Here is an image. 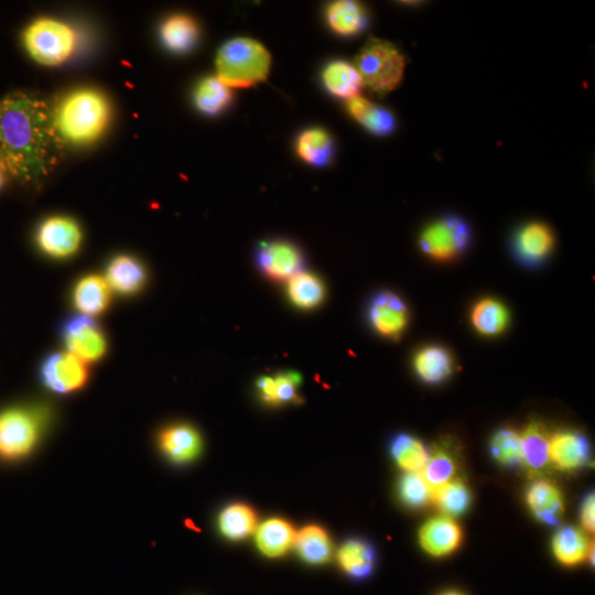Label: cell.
<instances>
[{
  "instance_id": "cell-7",
  "label": "cell",
  "mask_w": 595,
  "mask_h": 595,
  "mask_svg": "<svg viewBox=\"0 0 595 595\" xmlns=\"http://www.w3.org/2000/svg\"><path fill=\"white\" fill-rule=\"evenodd\" d=\"M255 263L269 278L290 280L304 273L306 257L295 244L286 241H270L258 245Z\"/></svg>"
},
{
  "instance_id": "cell-19",
  "label": "cell",
  "mask_w": 595,
  "mask_h": 595,
  "mask_svg": "<svg viewBox=\"0 0 595 595\" xmlns=\"http://www.w3.org/2000/svg\"><path fill=\"white\" fill-rule=\"evenodd\" d=\"M346 107L352 118L373 135L383 137L395 131V116L381 105L357 96Z\"/></svg>"
},
{
  "instance_id": "cell-36",
  "label": "cell",
  "mask_w": 595,
  "mask_h": 595,
  "mask_svg": "<svg viewBox=\"0 0 595 595\" xmlns=\"http://www.w3.org/2000/svg\"><path fill=\"white\" fill-rule=\"evenodd\" d=\"M219 525L226 538L241 540L255 532L257 518L251 507L235 504L225 508L220 516Z\"/></svg>"
},
{
  "instance_id": "cell-1",
  "label": "cell",
  "mask_w": 595,
  "mask_h": 595,
  "mask_svg": "<svg viewBox=\"0 0 595 595\" xmlns=\"http://www.w3.org/2000/svg\"><path fill=\"white\" fill-rule=\"evenodd\" d=\"M60 138L49 104L35 93L17 91L0 101V165L21 183L34 185L56 168Z\"/></svg>"
},
{
  "instance_id": "cell-30",
  "label": "cell",
  "mask_w": 595,
  "mask_h": 595,
  "mask_svg": "<svg viewBox=\"0 0 595 595\" xmlns=\"http://www.w3.org/2000/svg\"><path fill=\"white\" fill-rule=\"evenodd\" d=\"M145 281L144 267L132 257H117L108 267L107 283L121 294H135L144 286Z\"/></svg>"
},
{
  "instance_id": "cell-2",
  "label": "cell",
  "mask_w": 595,
  "mask_h": 595,
  "mask_svg": "<svg viewBox=\"0 0 595 595\" xmlns=\"http://www.w3.org/2000/svg\"><path fill=\"white\" fill-rule=\"evenodd\" d=\"M110 113L106 97L92 89L68 94L53 110L60 138L75 145L90 144L99 138L110 122Z\"/></svg>"
},
{
  "instance_id": "cell-33",
  "label": "cell",
  "mask_w": 595,
  "mask_h": 595,
  "mask_svg": "<svg viewBox=\"0 0 595 595\" xmlns=\"http://www.w3.org/2000/svg\"><path fill=\"white\" fill-rule=\"evenodd\" d=\"M393 459L406 472L421 473L429 459V451L419 439L407 435H397L389 446Z\"/></svg>"
},
{
  "instance_id": "cell-23",
  "label": "cell",
  "mask_w": 595,
  "mask_h": 595,
  "mask_svg": "<svg viewBox=\"0 0 595 595\" xmlns=\"http://www.w3.org/2000/svg\"><path fill=\"white\" fill-rule=\"evenodd\" d=\"M296 535L294 527L284 519L273 518L258 527L256 543L265 556L277 558L294 546Z\"/></svg>"
},
{
  "instance_id": "cell-15",
  "label": "cell",
  "mask_w": 595,
  "mask_h": 595,
  "mask_svg": "<svg viewBox=\"0 0 595 595\" xmlns=\"http://www.w3.org/2000/svg\"><path fill=\"white\" fill-rule=\"evenodd\" d=\"M554 245V234L547 225L530 223L516 233L513 248L519 262L527 266H538L546 261Z\"/></svg>"
},
{
  "instance_id": "cell-39",
  "label": "cell",
  "mask_w": 595,
  "mask_h": 595,
  "mask_svg": "<svg viewBox=\"0 0 595 595\" xmlns=\"http://www.w3.org/2000/svg\"><path fill=\"white\" fill-rule=\"evenodd\" d=\"M399 497L409 508L419 510L431 502L432 490L423 473L406 472L398 485Z\"/></svg>"
},
{
  "instance_id": "cell-25",
  "label": "cell",
  "mask_w": 595,
  "mask_h": 595,
  "mask_svg": "<svg viewBox=\"0 0 595 595\" xmlns=\"http://www.w3.org/2000/svg\"><path fill=\"white\" fill-rule=\"evenodd\" d=\"M471 322L474 329L484 337H497L510 324V312L501 301L485 298L473 307Z\"/></svg>"
},
{
  "instance_id": "cell-8",
  "label": "cell",
  "mask_w": 595,
  "mask_h": 595,
  "mask_svg": "<svg viewBox=\"0 0 595 595\" xmlns=\"http://www.w3.org/2000/svg\"><path fill=\"white\" fill-rule=\"evenodd\" d=\"M367 318L375 332L396 339L406 330L409 310L406 302L392 291L378 292L367 308Z\"/></svg>"
},
{
  "instance_id": "cell-22",
  "label": "cell",
  "mask_w": 595,
  "mask_h": 595,
  "mask_svg": "<svg viewBox=\"0 0 595 595\" xmlns=\"http://www.w3.org/2000/svg\"><path fill=\"white\" fill-rule=\"evenodd\" d=\"M553 551L561 565L575 567L591 555V544L583 530L567 526L558 530L553 539Z\"/></svg>"
},
{
  "instance_id": "cell-27",
  "label": "cell",
  "mask_w": 595,
  "mask_h": 595,
  "mask_svg": "<svg viewBox=\"0 0 595 595\" xmlns=\"http://www.w3.org/2000/svg\"><path fill=\"white\" fill-rule=\"evenodd\" d=\"M298 156L307 164L323 167L330 164L334 154L332 136L322 128H309L297 140Z\"/></svg>"
},
{
  "instance_id": "cell-28",
  "label": "cell",
  "mask_w": 595,
  "mask_h": 595,
  "mask_svg": "<svg viewBox=\"0 0 595 595\" xmlns=\"http://www.w3.org/2000/svg\"><path fill=\"white\" fill-rule=\"evenodd\" d=\"M299 556L310 565H323L332 557V542L323 528L311 525L296 535L295 544Z\"/></svg>"
},
{
  "instance_id": "cell-12",
  "label": "cell",
  "mask_w": 595,
  "mask_h": 595,
  "mask_svg": "<svg viewBox=\"0 0 595 595\" xmlns=\"http://www.w3.org/2000/svg\"><path fill=\"white\" fill-rule=\"evenodd\" d=\"M82 242L80 227L72 219L51 218L40 226L38 243L41 250L56 258H66L79 250Z\"/></svg>"
},
{
  "instance_id": "cell-17",
  "label": "cell",
  "mask_w": 595,
  "mask_h": 595,
  "mask_svg": "<svg viewBox=\"0 0 595 595\" xmlns=\"http://www.w3.org/2000/svg\"><path fill=\"white\" fill-rule=\"evenodd\" d=\"M160 447L166 456L176 463L196 459L201 451V437L188 425L171 426L161 432Z\"/></svg>"
},
{
  "instance_id": "cell-11",
  "label": "cell",
  "mask_w": 595,
  "mask_h": 595,
  "mask_svg": "<svg viewBox=\"0 0 595 595\" xmlns=\"http://www.w3.org/2000/svg\"><path fill=\"white\" fill-rule=\"evenodd\" d=\"M36 439L37 425L29 414L14 410L0 417V456H24L34 446Z\"/></svg>"
},
{
  "instance_id": "cell-14",
  "label": "cell",
  "mask_w": 595,
  "mask_h": 595,
  "mask_svg": "<svg viewBox=\"0 0 595 595\" xmlns=\"http://www.w3.org/2000/svg\"><path fill=\"white\" fill-rule=\"evenodd\" d=\"M590 453V443L580 432L565 430L550 437L549 461L560 471L582 468L589 461Z\"/></svg>"
},
{
  "instance_id": "cell-5",
  "label": "cell",
  "mask_w": 595,
  "mask_h": 595,
  "mask_svg": "<svg viewBox=\"0 0 595 595\" xmlns=\"http://www.w3.org/2000/svg\"><path fill=\"white\" fill-rule=\"evenodd\" d=\"M24 45L32 59L42 66L54 67L70 58L75 47V35L61 21L42 18L26 29Z\"/></svg>"
},
{
  "instance_id": "cell-29",
  "label": "cell",
  "mask_w": 595,
  "mask_h": 595,
  "mask_svg": "<svg viewBox=\"0 0 595 595\" xmlns=\"http://www.w3.org/2000/svg\"><path fill=\"white\" fill-rule=\"evenodd\" d=\"M110 287L105 279L99 276L83 278L75 288V306L84 316H95L102 313L110 304Z\"/></svg>"
},
{
  "instance_id": "cell-13",
  "label": "cell",
  "mask_w": 595,
  "mask_h": 595,
  "mask_svg": "<svg viewBox=\"0 0 595 595\" xmlns=\"http://www.w3.org/2000/svg\"><path fill=\"white\" fill-rule=\"evenodd\" d=\"M463 532L452 517L438 516L429 519L419 530V544L432 557H446L460 548Z\"/></svg>"
},
{
  "instance_id": "cell-35",
  "label": "cell",
  "mask_w": 595,
  "mask_h": 595,
  "mask_svg": "<svg viewBox=\"0 0 595 595\" xmlns=\"http://www.w3.org/2000/svg\"><path fill=\"white\" fill-rule=\"evenodd\" d=\"M232 99L231 89L218 78H205L194 91V103L199 111L207 115L220 114L230 105Z\"/></svg>"
},
{
  "instance_id": "cell-44",
  "label": "cell",
  "mask_w": 595,
  "mask_h": 595,
  "mask_svg": "<svg viewBox=\"0 0 595 595\" xmlns=\"http://www.w3.org/2000/svg\"><path fill=\"white\" fill-rule=\"evenodd\" d=\"M440 595H465L459 591H447V592H443Z\"/></svg>"
},
{
  "instance_id": "cell-4",
  "label": "cell",
  "mask_w": 595,
  "mask_h": 595,
  "mask_svg": "<svg viewBox=\"0 0 595 595\" xmlns=\"http://www.w3.org/2000/svg\"><path fill=\"white\" fill-rule=\"evenodd\" d=\"M355 68L364 85L377 94L386 95L403 81L406 60L393 43L371 38L356 57Z\"/></svg>"
},
{
  "instance_id": "cell-16",
  "label": "cell",
  "mask_w": 595,
  "mask_h": 595,
  "mask_svg": "<svg viewBox=\"0 0 595 595\" xmlns=\"http://www.w3.org/2000/svg\"><path fill=\"white\" fill-rule=\"evenodd\" d=\"M526 502L538 521L549 526L558 525L565 512L564 496L555 484L548 481L530 485Z\"/></svg>"
},
{
  "instance_id": "cell-3",
  "label": "cell",
  "mask_w": 595,
  "mask_h": 595,
  "mask_svg": "<svg viewBox=\"0 0 595 595\" xmlns=\"http://www.w3.org/2000/svg\"><path fill=\"white\" fill-rule=\"evenodd\" d=\"M272 56L261 42L250 38L227 41L216 57L218 79L230 89H247L267 80Z\"/></svg>"
},
{
  "instance_id": "cell-43",
  "label": "cell",
  "mask_w": 595,
  "mask_h": 595,
  "mask_svg": "<svg viewBox=\"0 0 595 595\" xmlns=\"http://www.w3.org/2000/svg\"><path fill=\"white\" fill-rule=\"evenodd\" d=\"M4 176H5V170L3 169L2 165H0V188H2V186H3Z\"/></svg>"
},
{
  "instance_id": "cell-34",
  "label": "cell",
  "mask_w": 595,
  "mask_h": 595,
  "mask_svg": "<svg viewBox=\"0 0 595 595\" xmlns=\"http://www.w3.org/2000/svg\"><path fill=\"white\" fill-rule=\"evenodd\" d=\"M454 456L456 454L445 443H440L432 452H429L428 462L421 473L431 490L457 478L459 465Z\"/></svg>"
},
{
  "instance_id": "cell-10",
  "label": "cell",
  "mask_w": 595,
  "mask_h": 595,
  "mask_svg": "<svg viewBox=\"0 0 595 595\" xmlns=\"http://www.w3.org/2000/svg\"><path fill=\"white\" fill-rule=\"evenodd\" d=\"M88 376L85 363L70 352L51 355L41 370L43 383L59 394L77 391L86 383Z\"/></svg>"
},
{
  "instance_id": "cell-26",
  "label": "cell",
  "mask_w": 595,
  "mask_h": 595,
  "mask_svg": "<svg viewBox=\"0 0 595 595\" xmlns=\"http://www.w3.org/2000/svg\"><path fill=\"white\" fill-rule=\"evenodd\" d=\"M521 436L523 464L532 472L544 470L550 463L549 442L551 436L547 427L540 421H532Z\"/></svg>"
},
{
  "instance_id": "cell-42",
  "label": "cell",
  "mask_w": 595,
  "mask_h": 595,
  "mask_svg": "<svg viewBox=\"0 0 595 595\" xmlns=\"http://www.w3.org/2000/svg\"><path fill=\"white\" fill-rule=\"evenodd\" d=\"M259 392L269 404H278L275 377L263 376L257 382Z\"/></svg>"
},
{
  "instance_id": "cell-9",
  "label": "cell",
  "mask_w": 595,
  "mask_h": 595,
  "mask_svg": "<svg viewBox=\"0 0 595 595\" xmlns=\"http://www.w3.org/2000/svg\"><path fill=\"white\" fill-rule=\"evenodd\" d=\"M63 335L70 353L84 363L100 360L106 352L104 334L89 316L69 320L64 326Z\"/></svg>"
},
{
  "instance_id": "cell-6",
  "label": "cell",
  "mask_w": 595,
  "mask_h": 595,
  "mask_svg": "<svg viewBox=\"0 0 595 595\" xmlns=\"http://www.w3.org/2000/svg\"><path fill=\"white\" fill-rule=\"evenodd\" d=\"M470 243V226L458 216H446L431 223L419 237L421 251L438 262L458 258Z\"/></svg>"
},
{
  "instance_id": "cell-18",
  "label": "cell",
  "mask_w": 595,
  "mask_h": 595,
  "mask_svg": "<svg viewBox=\"0 0 595 595\" xmlns=\"http://www.w3.org/2000/svg\"><path fill=\"white\" fill-rule=\"evenodd\" d=\"M417 376L428 385H438L448 380L454 369L453 357L440 345H427L414 357Z\"/></svg>"
},
{
  "instance_id": "cell-20",
  "label": "cell",
  "mask_w": 595,
  "mask_h": 595,
  "mask_svg": "<svg viewBox=\"0 0 595 595\" xmlns=\"http://www.w3.org/2000/svg\"><path fill=\"white\" fill-rule=\"evenodd\" d=\"M339 565L346 575L355 580L369 578L376 565L373 546L363 539L346 540L338 553Z\"/></svg>"
},
{
  "instance_id": "cell-32",
  "label": "cell",
  "mask_w": 595,
  "mask_h": 595,
  "mask_svg": "<svg viewBox=\"0 0 595 595\" xmlns=\"http://www.w3.org/2000/svg\"><path fill=\"white\" fill-rule=\"evenodd\" d=\"M199 38V28L191 17L186 15L172 16L161 27V39L165 46L176 53L191 50Z\"/></svg>"
},
{
  "instance_id": "cell-40",
  "label": "cell",
  "mask_w": 595,
  "mask_h": 595,
  "mask_svg": "<svg viewBox=\"0 0 595 595\" xmlns=\"http://www.w3.org/2000/svg\"><path fill=\"white\" fill-rule=\"evenodd\" d=\"M275 382L278 404L288 403L297 398L296 388L300 383V376L298 374H280L275 377Z\"/></svg>"
},
{
  "instance_id": "cell-37",
  "label": "cell",
  "mask_w": 595,
  "mask_h": 595,
  "mask_svg": "<svg viewBox=\"0 0 595 595\" xmlns=\"http://www.w3.org/2000/svg\"><path fill=\"white\" fill-rule=\"evenodd\" d=\"M288 294L292 304L309 310L322 304L326 288L317 276L301 273L289 280Z\"/></svg>"
},
{
  "instance_id": "cell-41",
  "label": "cell",
  "mask_w": 595,
  "mask_h": 595,
  "mask_svg": "<svg viewBox=\"0 0 595 595\" xmlns=\"http://www.w3.org/2000/svg\"><path fill=\"white\" fill-rule=\"evenodd\" d=\"M594 494L589 493L584 497L581 506V523L584 530L588 533L594 532Z\"/></svg>"
},
{
  "instance_id": "cell-31",
  "label": "cell",
  "mask_w": 595,
  "mask_h": 595,
  "mask_svg": "<svg viewBox=\"0 0 595 595\" xmlns=\"http://www.w3.org/2000/svg\"><path fill=\"white\" fill-rule=\"evenodd\" d=\"M431 502L443 515L457 517L469 510L472 494L467 483L456 478L439 488L432 489Z\"/></svg>"
},
{
  "instance_id": "cell-21",
  "label": "cell",
  "mask_w": 595,
  "mask_h": 595,
  "mask_svg": "<svg viewBox=\"0 0 595 595\" xmlns=\"http://www.w3.org/2000/svg\"><path fill=\"white\" fill-rule=\"evenodd\" d=\"M322 80L328 92L348 101L360 96L364 85L355 66L343 60L330 62L323 70Z\"/></svg>"
},
{
  "instance_id": "cell-24",
  "label": "cell",
  "mask_w": 595,
  "mask_h": 595,
  "mask_svg": "<svg viewBox=\"0 0 595 595\" xmlns=\"http://www.w3.org/2000/svg\"><path fill=\"white\" fill-rule=\"evenodd\" d=\"M326 16L330 28L342 37L359 35L367 25L364 7L352 0H338L330 4Z\"/></svg>"
},
{
  "instance_id": "cell-38",
  "label": "cell",
  "mask_w": 595,
  "mask_h": 595,
  "mask_svg": "<svg viewBox=\"0 0 595 595\" xmlns=\"http://www.w3.org/2000/svg\"><path fill=\"white\" fill-rule=\"evenodd\" d=\"M493 458L507 468L523 464L522 436L511 428H503L495 432L491 440Z\"/></svg>"
}]
</instances>
